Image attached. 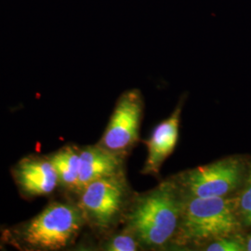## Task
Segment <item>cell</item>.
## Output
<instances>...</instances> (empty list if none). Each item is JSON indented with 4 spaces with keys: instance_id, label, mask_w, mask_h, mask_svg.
Listing matches in <instances>:
<instances>
[{
    "instance_id": "14",
    "label": "cell",
    "mask_w": 251,
    "mask_h": 251,
    "mask_svg": "<svg viewBox=\"0 0 251 251\" xmlns=\"http://www.w3.org/2000/svg\"><path fill=\"white\" fill-rule=\"evenodd\" d=\"M4 229H5V226H1L0 225V251L5 250V248H7L5 241H4V237H3Z\"/></svg>"
},
{
    "instance_id": "9",
    "label": "cell",
    "mask_w": 251,
    "mask_h": 251,
    "mask_svg": "<svg viewBox=\"0 0 251 251\" xmlns=\"http://www.w3.org/2000/svg\"><path fill=\"white\" fill-rule=\"evenodd\" d=\"M79 192L91 181L121 173L122 155L98 144L79 148Z\"/></svg>"
},
{
    "instance_id": "8",
    "label": "cell",
    "mask_w": 251,
    "mask_h": 251,
    "mask_svg": "<svg viewBox=\"0 0 251 251\" xmlns=\"http://www.w3.org/2000/svg\"><path fill=\"white\" fill-rule=\"evenodd\" d=\"M181 107L176 108L171 117L156 126L147 141V159L144 174H157L163 163L174 151L179 139V119Z\"/></svg>"
},
{
    "instance_id": "13",
    "label": "cell",
    "mask_w": 251,
    "mask_h": 251,
    "mask_svg": "<svg viewBox=\"0 0 251 251\" xmlns=\"http://www.w3.org/2000/svg\"><path fill=\"white\" fill-rule=\"evenodd\" d=\"M207 251H247L246 243L238 236L228 235L215 239L206 247Z\"/></svg>"
},
{
    "instance_id": "3",
    "label": "cell",
    "mask_w": 251,
    "mask_h": 251,
    "mask_svg": "<svg viewBox=\"0 0 251 251\" xmlns=\"http://www.w3.org/2000/svg\"><path fill=\"white\" fill-rule=\"evenodd\" d=\"M241 226L235 203L225 198H191L181 205L179 233L183 242L232 235Z\"/></svg>"
},
{
    "instance_id": "6",
    "label": "cell",
    "mask_w": 251,
    "mask_h": 251,
    "mask_svg": "<svg viewBox=\"0 0 251 251\" xmlns=\"http://www.w3.org/2000/svg\"><path fill=\"white\" fill-rule=\"evenodd\" d=\"M143 97L138 90H126L117 100L116 107L98 145L123 155L139 138L143 116Z\"/></svg>"
},
{
    "instance_id": "2",
    "label": "cell",
    "mask_w": 251,
    "mask_h": 251,
    "mask_svg": "<svg viewBox=\"0 0 251 251\" xmlns=\"http://www.w3.org/2000/svg\"><path fill=\"white\" fill-rule=\"evenodd\" d=\"M180 212L176 190L164 182L138 199L127 216V227L140 242L162 247L178 230Z\"/></svg>"
},
{
    "instance_id": "1",
    "label": "cell",
    "mask_w": 251,
    "mask_h": 251,
    "mask_svg": "<svg viewBox=\"0 0 251 251\" xmlns=\"http://www.w3.org/2000/svg\"><path fill=\"white\" fill-rule=\"evenodd\" d=\"M86 221L77 203L51 200L37 214L11 226H5L7 247L21 251H58L72 246Z\"/></svg>"
},
{
    "instance_id": "12",
    "label": "cell",
    "mask_w": 251,
    "mask_h": 251,
    "mask_svg": "<svg viewBox=\"0 0 251 251\" xmlns=\"http://www.w3.org/2000/svg\"><path fill=\"white\" fill-rule=\"evenodd\" d=\"M139 240L129 233H117L109 236L103 241L100 250L107 251H138Z\"/></svg>"
},
{
    "instance_id": "11",
    "label": "cell",
    "mask_w": 251,
    "mask_h": 251,
    "mask_svg": "<svg viewBox=\"0 0 251 251\" xmlns=\"http://www.w3.org/2000/svg\"><path fill=\"white\" fill-rule=\"evenodd\" d=\"M243 183V189L235 206L241 225L251 227V165Z\"/></svg>"
},
{
    "instance_id": "15",
    "label": "cell",
    "mask_w": 251,
    "mask_h": 251,
    "mask_svg": "<svg viewBox=\"0 0 251 251\" xmlns=\"http://www.w3.org/2000/svg\"><path fill=\"white\" fill-rule=\"evenodd\" d=\"M246 249H247V251H251V234L249 235V237L246 241Z\"/></svg>"
},
{
    "instance_id": "5",
    "label": "cell",
    "mask_w": 251,
    "mask_h": 251,
    "mask_svg": "<svg viewBox=\"0 0 251 251\" xmlns=\"http://www.w3.org/2000/svg\"><path fill=\"white\" fill-rule=\"evenodd\" d=\"M246 173L241 159L228 157L187 171L180 182L191 198H225L242 184Z\"/></svg>"
},
{
    "instance_id": "4",
    "label": "cell",
    "mask_w": 251,
    "mask_h": 251,
    "mask_svg": "<svg viewBox=\"0 0 251 251\" xmlns=\"http://www.w3.org/2000/svg\"><path fill=\"white\" fill-rule=\"evenodd\" d=\"M126 186L122 174L96 179L78 194L76 202L86 221L92 228L105 231L117 222L123 210Z\"/></svg>"
},
{
    "instance_id": "10",
    "label": "cell",
    "mask_w": 251,
    "mask_h": 251,
    "mask_svg": "<svg viewBox=\"0 0 251 251\" xmlns=\"http://www.w3.org/2000/svg\"><path fill=\"white\" fill-rule=\"evenodd\" d=\"M48 155L57 172L60 190L78 195L80 171L79 148L75 145H65Z\"/></svg>"
},
{
    "instance_id": "7",
    "label": "cell",
    "mask_w": 251,
    "mask_h": 251,
    "mask_svg": "<svg viewBox=\"0 0 251 251\" xmlns=\"http://www.w3.org/2000/svg\"><path fill=\"white\" fill-rule=\"evenodd\" d=\"M11 176L21 197L27 200L50 197L60 190L53 164L48 154H30L11 169Z\"/></svg>"
}]
</instances>
